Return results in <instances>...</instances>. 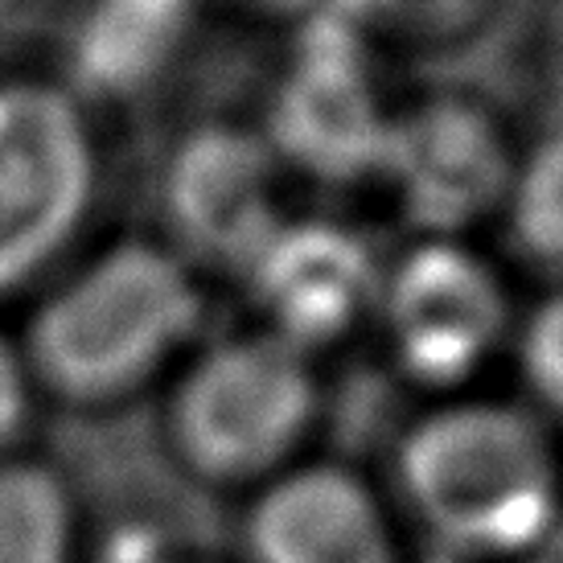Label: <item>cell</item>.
I'll return each instance as SVG.
<instances>
[{
    "instance_id": "cell-17",
    "label": "cell",
    "mask_w": 563,
    "mask_h": 563,
    "mask_svg": "<svg viewBox=\"0 0 563 563\" xmlns=\"http://www.w3.org/2000/svg\"><path fill=\"white\" fill-rule=\"evenodd\" d=\"M255 4H280V9H292V4H305V0H255Z\"/></svg>"
},
{
    "instance_id": "cell-13",
    "label": "cell",
    "mask_w": 563,
    "mask_h": 563,
    "mask_svg": "<svg viewBox=\"0 0 563 563\" xmlns=\"http://www.w3.org/2000/svg\"><path fill=\"white\" fill-rule=\"evenodd\" d=\"M485 0H342V9L366 30L395 37H449L473 25Z\"/></svg>"
},
{
    "instance_id": "cell-5",
    "label": "cell",
    "mask_w": 563,
    "mask_h": 563,
    "mask_svg": "<svg viewBox=\"0 0 563 563\" xmlns=\"http://www.w3.org/2000/svg\"><path fill=\"white\" fill-rule=\"evenodd\" d=\"M378 317L407 375L453 391L494 358L510 305L489 260L461 239H423L383 276Z\"/></svg>"
},
{
    "instance_id": "cell-9",
    "label": "cell",
    "mask_w": 563,
    "mask_h": 563,
    "mask_svg": "<svg viewBox=\"0 0 563 563\" xmlns=\"http://www.w3.org/2000/svg\"><path fill=\"white\" fill-rule=\"evenodd\" d=\"M391 111L383 108L366 66L338 42L309 46L280 82L264 141L288 165L321 181L378 173Z\"/></svg>"
},
{
    "instance_id": "cell-2",
    "label": "cell",
    "mask_w": 563,
    "mask_h": 563,
    "mask_svg": "<svg viewBox=\"0 0 563 563\" xmlns=\"http://www.w3.org/2000/svg\"><path fill=\"white\" fill-rule=\"evenodd\" d=\"M202 313L189 267L157 243H120L79 267L37 309L25 362L37 383L75 404H108L194 333Z\"/></svg>"
},
{
    "instance_id": "cell-3",
    "label": "cell",
    "mask_w": 563,
    "mask_h": 563,
    "mask_svg": "<svg viewBox=\"0 0 563 563\" xmlns=\"http://www.w3.org/2000/svg\"><path fill=\"white\" fill-rule=\"evenodd\" d=\"M317 416L309 350L260 329L219 342L194 362L173 399V440L214 482L276 473Z\"/></svg>"
},
{
    "instance_id": "cell-1",
    "label": "cell",
    "mask_w": 563,
    "mask_h": 563,
    "mask_svg": "<svg viewBox=\"0 0 563 563\" xmlns=\"http://www.w3.org/2000/svg\"><path fill=\"white\" fill-rule=\"evenodd\" d=\"M395 470L407 510L465 560H531L560 522L555 444L515 404L456 399L428 411L399 440Z\"/></svg>"
},
{
    "instance_id": "cell-8",
    "label": "cell",
    "mask_w": 563,
    "mask_h": 563,
    "mask_svg": "<svg viewBox=\"0 0 563 563\" xmlns=\"http://www.w3.org/2000/svg\"><path fill=\"white\" fill-rule=\"evenodd\" d=\"M247 276L267 329L300 350L338 342L378 309L383 292L371 247L338 222H284Z\"/></svg>"
},
{
    "instance_id": "cell-16",
    "label": "cell",
    "mask_w": 563,
    "mask_h": 563,
    "mask_svg": "<svg viewBox=\"0 0 563 563\" xmlns=\"http://www.w3.org/2000/svg\"><path fill=\"white\" fill-rule=\"evenodd\" d=\"M555 75H560V95H563V9H560V25H555Z\"/></svg>"
},
{
    "instance_id": "cell-12",
    "label": "cell",
    "mask_w": 563,
    "mask_h": 563,
    "mask_svg": "<svg viewBox=\"0 0 563 563\" xmlns=\"http://www.w3.org/2000/svg\"><path fill=\"white\" fill-rule=\"evenodd\" d=\"M506 219L515 247L551 276H563V132L534 144L515 165L506 194Z\"/></svg>"
},
{
    "instance_id": "cell-18",
    "label": "cell",
    "mask_w": 563,
    "mask_h": 563,
    "mask_svg": "<svg viewBox=\"0 0 563 563\" xmlns=\"http://www.w3.org/2000/svg\"><path fill=\"white\" fill-rule=\"evenodd\" d=\"M515 563H551V560H543V555H531V560H515Z\"/></svg>"
},
{
    "instance_id": "cell-7",
    "label": "cell",
    "mask_w": 563,
    "mask_h": 563,
    "mask_svg": "<svg viewBox=\"0 0 563 563\" xmlns=\"http://www.w3.org/2000/svg\"><path fill=\"white\" fill-rule=\"evenodd\" d=\"M272 144L243 128H198L169 161L165 210L202 260L251 267L284 227Z\"/></svg>"
},
{
    "instance_id": "cell-15",
    "label": "cell",
    "mask_w": 563,
    "mask_h": 563,
    "mask_svg": "<svg viewBox=\"0 0 563 563\" xmlns=\"http://www.w3.org/2000/svg\"><path fill=\"white\" fill-rule=\"evenodd\" d=\"M30 362L0 333V453L21 437L30 416Z\"/></svg>"
},
{
    "instance_id": "cell-14",
    "label": "cell",
    "mask_w": 563,
    "mask_h": 563,
    "mask_svg": "<svg viewBox=\"0 0 563 563\" xmlns=\"http://www.w3.org/2000/svg\"><path fill=\"white\" fill-rule=\"evenodd\" d=\"M518 362L539 404L551 407L563 420V288L555 297L539 300L531 321L522 325Z\"/></svg>"
},
{
    "instance_id": "cell-4",
    "label": "cell",
    "mask_w": 563,
    "mask_h": 563,
    "mask_svg": "<svg viewBox=\"0 0 563 563\" xmlns=\"http://www.w3.org/2000/svg\"><path fill=\"white\" fill-rule=\"evenodd\" d=\"M91 202L95 144L82 111L42 82H0V297L63 255Z\"/></svg>"
},
{
    "instance_id": "cell-11",
    "label": "cell",
    "mask_w": 563,
    "mask_h": 563,
    "mask_svg": "<svg viewBox=\"0 0 563 563\" xmlns=\"http://www.w3.org/2000/svg\"><path fill=\"white\" fill-rule=\"evenodd\" d=\"M75 510L58 473L0 461V563H70Z\"/></svg>"
},
{
    "instance_id": "cell-6",
    "label": "cell",
    "mask_w": 563,
    "mask_h": 563,
    "mask_svg": "<svg viewBox=\"0 0 563 563\" xmlns=\"http://www.w3.org/2000/svg\"><path fill=\"white\" fill-rule=\"evenodd\" d=\"M515 165L489 111L461 95H432L391 115L378 173L407 222L428 239H456L506 206Z\"/></svg>"
},
{
    "instance_id": "cell-10",
    "label": "cell",
    "mask_w": 563,
    "mask_h": 563,
    "mask_svg": "<svg viewBox=\"0 0 563 563\" xmlns=\"http://www.w3.org/2000/svg\"><path fill=\"white\" fill-rule=\"evenodd\" d=\"M251 563H404L375 489L342 465L276 473L243 527Z\"/></svg>"
}]
</instances>
